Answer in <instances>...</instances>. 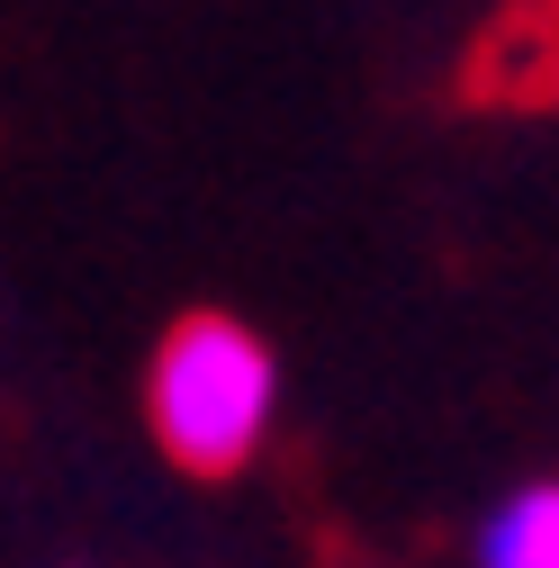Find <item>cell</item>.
Segmentation results:
<instances>
[{"label": "cell", "mask_w": 559, "mask_h": 568, "mask_svg": "<svg viewBox=\"0 0 559 568\" xmlns=\"http://www.w3.org/2000/svg\"><path fill=\"white\" fill-rule=\"evenodd\" d=\"M271 424H280V352L226 307L172 316L145 362V434L163 443V460H181L190 478H235L262 460Z\"/></svg>", "instance_id": "6da1fadb"}, {"label": "cell", "mask_w": 559, "mask_h": 568, "mask_svg": "<svg viewBox=\"0 0 559 568\" xmlns=\"http://www.w3.org/2000/svg\"><path fill=\"white\" fill-rule=\"evenodd\" d=\"M478 568H559V478H524L478 515Z\"/></svg>", "instance_id": "7a4b0ae2"}]
</instances>
